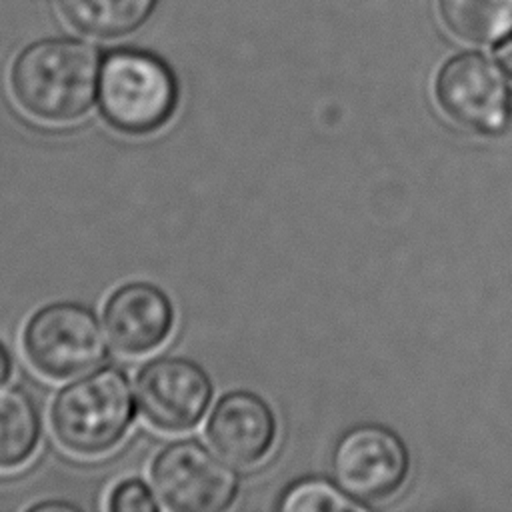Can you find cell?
<instances>
[{
	"mask_svg": "<svg viewBox=\"0 0 512 512\" xmlns=\"http://www.w3.org/2000/svg\"><path fill=\"white\" fill-rule=\"evenodd\" d=\"M178 106V80L170 66L144 50L106 56L98 80V110L108 126L128 136L164 128Z\"/></svg>",
	"mask_w": 512,
	"mask_h": 512,
	"instance_id": "3",
	"label": "cell"
},
{
	"mask_svg": "<svg viewBox=\"0 0 512 512\" xmlns=\"http://www.w3.org/2000/svg\"><path fill=\"white\" fill-rule=\"evenodd\" d=\"M134 414L130 376L106 366L58 390L50 406V428L64 450L92 458L112 452L124 440Z\"/></svg>",
	"mask_w": 512,
	"mask_h": 512,
	"instance_id": "2",
	"label": "cell"
},
{
	"mask_svg": "<svg viewBox=\"0 0 512 512\" xmlns=\"http://www.w3.org/2000/svg\"><path fill=\"white\" fill-rule=\"evenodd\" d=\"M100 54L76 38H44L28 44L10 66L16 106L44 124H72L98 98Z\"/></svg>",
	"mask_w": 512,
	"mask_h": 512,
	"instance_id": "1",
	"label": "cell"
},
{
	"mask_svg": "<svg viewBox=\"0 0 512 512\" xmlns=\"http://www.w3.org/2000/svg\"><path fill=\"white\" fill-rule=\"evenodd\" d=\"M22 350L30 366L50 380L86 374L108 358L102 320L90 306L68 300L44 304L30 314Z\"/></svg>",
	"mask_w": 512,
	"mask_h": 512,
	"instance_id": "4",
	"label": "cell"
},
{
	"mask_svg": "<svg viewBox=\"0 0 512 512\" xmlns=\"http://www.w3.org/2000/svg\"><path fill=\"white\" fill-rule=\"evenodd\" d=\"M332 476L336 486L360 504L386 500L408 476V450L384 426H356L334 448Z\"/></svg>",
	"mask_w": 512,
	"mask_h": 512,
	"instance_id": "8",
	"label": "cell"
},
{
	"mask_svg": "<svg viewBox=\"0 0 512 512\" xmlns=\"http://www.w3.org/2000/svg\"><path fill=\"white\" fill-rule=\"evenodd\" d=\"M102 324L110 344L126 356H142L162 346L174 328L168 294L144 280L118 286L104 302Z\"/></svg>",
	"mask_w": 512,
	"mask_h": 512,
	"instance_id": "9",
	"label": "cell"
},
{
	"mask_svg": "<svg viewBox=\"0 0 512 512\" xmlns=\"http://www.w3.org/2000/svg\"><path fill=\"white\" fill-rule=\"evenodd\" d=\"M366 504L352 500L334 484L324 480H304L288 488L278 502L284 512H346L364 510Z\"/></svg>",
	"mask_w": 512,
	"mask_h": 512,
	"instance_id": "14",
	"label": "cell"
},
{
	"mask_svg": "<svg viewBox=\"0 0 512 512\" xmlns=\"http://www.w3.org/2000/svg\"><path fill=\"white\" fill-rule=\"evenodd\" d=\"M14 372V360H12V352L8 350V346L0 340V388L4 384H8V380L12 378Z\"/></svg>",
	"mask_w": 512,
	"mask_h": 512,
	"instance_id": "17",
	"label": "cell"
},
{
	"mask_svg": "<svg viewBox=\"0 0 512 512\" xmlns=\"http://www.w3.org/2000/svg\"><path fill=\"white\" fill-rule=\"evenodd\" d=\"M488 56L466 50L438 70L434 92L450 120L480 136L502 134L512 120V88Z\"/></svg>",
	"mask_w": 512,
	"mask_h": 512,
	"instance_id": "5",
	"label": "cell"
},
{
	"mask_svg": "<svg viewBox=\"0 0 512 512\" xmlns=\"http://www.w3.org/2000/svg\"><path fill=\"white\" fill-rule=\"evenodd\" d=\"M42 418L34 398L22 388L0 390V470L24 466L36 452Z\"/></svg>",
	"mask_w": 512,
	"mask_h": 512,
	"instance_id": "11",
	"label": "cell"
},
{
	"mask_svg": "<svg viewBox=\"0 0 512 512\" xmlns=\"http://www.w3.org/2000/svg\"><path fill=\"white\" fill-rule=\"evenodd\" d=\"M136 404L146 422L162 432H186L200 424L214 388L206 370L190 358L162 354L136 372Z\"/></svg>",
	"mask_w": 512,
	"mask_h": 512,
	"instance_id": "7",
	"label": "cell"
},
{
	"mask_svg": "<svg viewBox=\"0 0 512 512\" xmlns=\"http://www.w3.org/2000/svg\"><path fill=\"white\" fill-rule=\"evenodd\" d=\"M76 508L78 506H74L70 502H64V500H54V502L46 500V502H38V504L30 506L32 512H40V510H76Z\"/></svg>",
	"mask_w": 512,
	"mask_h": 512,
	"instance_id": "18",
	"label": "cell"
},
{
	"mask_svg": "<svg viewBox=\"0 0 512 512\" xmlns=\"http://www.w3.org/2000/svg\"><path fill=\"white\" fill-rule=\"evenodd\" d=\"M206 434L224 460L252 466L270 452L276 438V418L260 396L236 390L216 402Z\"/></svg>",
	"mask_w": 512,
	"mask_h": 512,
	"instance_id": "10",
	"label": "cell"
},
{
	"mask_svg": "<svg viewBox=\"0 0 512 512\" xmlns=\"http://www.w3.org/2000/svg\"><path fill=\"white\" fill-rule=\"evenodd\" d=\"M150 480L162 506L172 512H220L238 492V474L198 440L166 444L150 466Z\"/></svg>",
	"mask_w": 512,
	"mask_h": 512,
	"instance_id": "6",
	"label": "cell"
},
{
	"mask_svg": "<svg viewBox=\"0 0 512 512\" xmlns=\"http://www.w3.org/2000/svg\"><path fill=\"white\" fill-rule=\"evenodd\" d=\"M106 506L112 512H156L160 508L142 478H124L114 484Z\"/></svg>",
	"mask_w": 512,
	"mask_h": 512,
	"instance_id": "15",
	"label": "cell"
},
{
	"mask_svg": "<svg viewBox=\"0 0 512 512\" xmlns=\"http://www.w3.org/2000/svg\"><path fill=\"white\" fill-rule=\"evenodd\" d=\"M438 14L466 44L492 46L512 34V0H438Z\"/></svg>",
	"mask_w": 512,
	"mask_h": 512,
	"instance_id": "12",
	"label": "cell"
},
{
	"mask_svg": "<svg viewBox=\"0 0 512 512\" xmlns=\"http://www.w3.org/2000/svg\"><path fill=\"white\" fill-rule=\"evenodd\" d=\"M156 0H58L68 24L92 38H120L136 30Z\"/></svg>",
	"mask_w": 512,
	"mask_h": 512,
	"instance_id": "13",
	"label": "cell"
},
{
	"mask_svg": "<svg viewBox=\"0 0 512 512\" xmlns=\"http://www.w3.org/2000/svg\"><path fill=\"white\" fill-rule=\"evenodd\" d=\"M496 64L502 68V72L512 80V34L502 38L494 48Z\"/></svg>",
	"mask_w": 512,
	"mask_h": 512,
	"instance_id": "16",
	"label": "cell"
}]
</instances>
